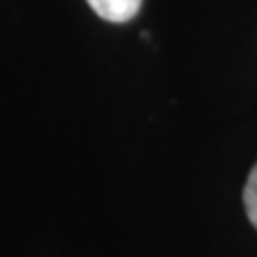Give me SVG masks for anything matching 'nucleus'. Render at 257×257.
<instances>
[{
	"label": "nucleus",
	"mask_w": 257,
	"mask_h": 257,
	"mask_svg": "<svg viewBox=\"0 0 257 257\" xmlns=\"http://www.w3.org/2000/svg\"><path fill=\"white\" fill-rule=\"evenodd\" d=\"M86 3L100 19L114 22V24H124L128 19H134L143 5V0H86Z\"/></svg>",
	"instance_id": "nucleus-1"
},
{
	"label": "nucleus",
	"mask_w": 257,
	"mask_h": 257,
	"mask_svg": "<svg viewBox=\"0 0 257 257\" xmlns=\"http://www.w3.org/2000/svg\"><path fill=\"white\" fill-rule=\"evenodd\" d=\"M243 205H245V214H248L250 224L257 229V165L250 169V176L243 188Z\"/></svg>",
	"instance_id": "nucleus-2"
}]
</instances>
